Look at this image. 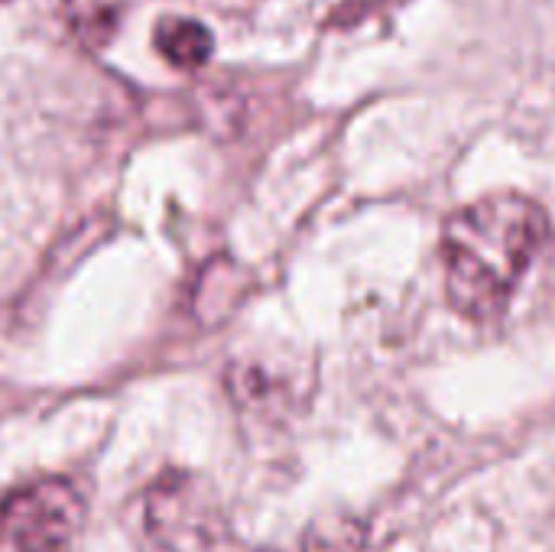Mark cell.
Instances as JSON below:
<instances>
[{"label": "cell", "mask_w": 555, "mask_h": 552, "mask_svg": "<svg viewBox=\"0 0 555 552\" xmlns=\"http://www.w3.org/2000/svg\"><path fill=\"white\" fill-rule=\"evenodd\" d=\"M546 211L524 195H491L449 218L442 234L449 303L472 322H501L550 257Z\"/></svg>", "instance_id": "cell-1"}, {"label": "cell", "mask_w": 555, "mask_h": 552, "mask_svg": "<svg viewBox=\"0 0 555 552\" xmlns=\"http://www.w3.org/2000/svg\"><path fill=\"white\" fill-rule=\"evenodd\" d=\"M85 521L78 491L62 478L33 482L0 508V540L10 552H72Z\"/></svg>", "instance_id": "cell-2"}, {"label": "cell", "mask_w": 555, "mask_h": 552, "mask_svg": "<svg viewBox=\"0 0 555 552\" xmlns=\"http://www.w3.org/2000/svg\"><path fill=\"white\" fill-rule=\"evenodd\" d=\"M150 543L159 552H224L228 527L211 491L189 478L172 475L156 485L143 508Z\"/></svg>", "instance_id": "cell-3"}, {"label": "cell", "mask_w": 555, "mask_h": 552, "mask_svg": "<svg viewBox=\"0 0 555 552\" xmlns=\"http://www.w3.org/2000/svg\"><path fill=\"white\" fill-rule=\"evenodd\" d=\"M156 49L176 68H198L211 55V33L195 20H163L156 26Z\"/></svg>", "instance_id": "cell-4"}, {"label": "cell", "mask_w": 555, "mask_h": 552, "mask_svg": "<svg viewBox=\"0 0 555 552\" xmlns=\"http://www.w3.org/2000/svg\"><path fill=\"white\" fill-rule=\"evenodd\" d=\"M130 0H65V20L68 29L85 46H107L124 20Z\"/></svg>", "instance_id": "cell-5"}]
</instances>
